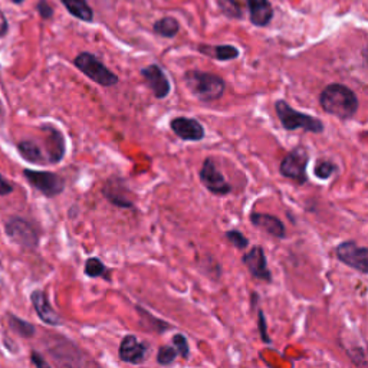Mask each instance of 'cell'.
<instances>
[{
	"label": "cell",
	"instance_id": "cell-1",
	"mask_svg": "<svg viewBox=\"0 0 368 368\" xmlns=\"http://www.w3.org/2000/svg\"><path fill=\"white\" fill-rule=\"evenodd\" d=\"M321 108L342 121L354 118L358 111V98L355 92L342 84H330L320 94Z\"/></svg>",
	"mask_w": 368,
	"mask_h": 368
},
{
	"label": "cell",
	"instance_id": "cell-2",
	"mask_svg": "<svg viewBox=\"0 0 368 368\" xmlns=\"http://www.w3.org/2000/svg\"><path fill=\"white\" fill-rule=\"evenodd\" d=\"M183 80L192 95L205 104L220 99L226 90L223 78L210 72L190 70L184 72Z\"/></svg>",
	"mask_w": 368,
	"mask_h": 368
},
{
	"label": "cell",
	"instance_id": "cell-3",
	"mask_svg": "<svg viewBox=\"0 0 368 368\" xmlns=\"http://www.w3.org/2000/svg\"><path fill=\"white\" fill-rule=\"evenodd\" d=\"M275 111H276V115L281 121L282 127L286 131L303 130V131L314 133V134H323L325 130L324 122L320 118L296 111L285 99L275 101Z\"/></svg>",
	"mask_w": 368,
	"mask_h": 368
},
{
	"label": "cell",
	"instance_id": "cell-4",
	"mask_svg": "<svg viewBox=\"0 0 368 368\" xmlns=\"http://www.w3.org/2000/svg\"><path fill=\"white\" fill-rule=\"evenodd\" d=\"M74 65L85 77H88L91 81L101 87L108 88L118 84V77L111 70H108L95 55L90 52H81L74 59Z\"/></svg>",
	"mask_w": 368,
	"mask_h": 368
},
{
	"label": "cell",
	"instance_id": "cell-5",
	"mask_svg": "<svg viewBox=\"0 0 368 368\" xmlns=\"http://www.w3.org/2000/svg\"><path fill=\"white\" fill-rule=\"evenodd\" d=\"M308 164H310L308 150H306L303 146H296L283 157L279 166V171L283 177L302 186V184H305L310 180L308 173H306Z\"/></svg>",
	"mask_w": 368,
	"mask_h": 368
},
{
	"label": "cell",
	"instance_id": "cell-6",
	"mask_svg": "<svg viewBox=\"0 0 368 368\" xmlns=\"http://www.w3.org/2000/svg\"><path fill=\"white\" fill-rule=\"evenodd\" d=\"M337 259L357 272L367 275L368 274V249L359 247L355 240L341 242L335 248Z\"/></svg>",
	"mask_w": 368,
	"mask_h": 368
},
{
	"label": "cell",
	"instance_id": "cell-7",
	"mask_svg": "<svg viewBox=\"0 0 368 368\" xmlns=\"http://www.w3.org/2000/svg\"><path fill=\"white\" fill-rule=\"evenodd\" d=\"M23 173L32 186L46 197L59 196L65 190V180L56 173L36 170H25Z\"/></svg>",
	"mask_w": 368,
	"mask_h": 368
},
{
	"label": "cell",
	"instance_id": "cell-8",
	"mask_svg": "<svg viewBox=\"0 0 368 368\" xmlns=\"http://www.w3.org/2000/svg\"><path fill=\"white\" fill-rule=\"evenodd\" d=\"M199 178L205 189H207L212 195L216 196H227L232 192V186L229 181L224 178L222 171L216 167L213 158L207 157L203 161V166L199 173Z\"/></svg>",
	"mask_w": 368,
	"mask_h": 368
},
{
	"label": "cell",
	"instance_id": "cell-9",
	"mask_svg": "<svg viewBox=\"0 0 368 368\" xmlns=\"http://www.w3.org/2000/svg\"><path fill=\"white\" fill-rule=\"evenodd\" d=\"M102 195L111 205L117 207L131 209V210L136 209V203L130 199L131 193L127 188L126 180L118 175H112L105 181L102 188Z\"/></svg>",
	"mask_w": 368,
	"mask_h": 368
},
{
	"label": "cell",
	"instance_id": "cell-10",
	"mask_svg": "<svg viewBox=\"0 0 368 368\" xmlns=\"http://www.w3.org/2000/svg\"><path fill=\"white\" fill-rule=\"evenodd\" d=\"M150 351V345L146 341H139V338L134 334H129L122 338L119 348H118V357L122 362H127L131 365H140L147 359Z\"/></svg>",
	"mask_w": 368,
	"mask_h": 368
},
{
	"label": "cell",
	"instance_id": "cell-11",
	"mask_svg": "<svg viewBox=\"0 0 368 368\" xmlns=\"http://www.w3.org/2000/svg\"><path fill=\"white\" fill-rule=\"evenodd\" d=\"M242 264L247 266L252 278L264 282H272V272L268 268L265 249L259 244L242 256Z\"/></svg>",
	"mask_w": 368,
	"mask_h": 368
},
{
	"label": "cell",
	"instance_id": "cell-12",
	"mask_svg": "<svg viewBox=\"0 0 368 368\" xmlns=\"http://www.w3.org/2000/svg\"><path fill=\"white\" fill-rule=\"evenodd\" d=\"M171 131L183 141H202L206 137V130L196 118L177 117L170 121Z\"/></svg>",
	"mask_w": 368,
	"mask_h": 368
},
{
	"label": "cell",
	"instance_id": "cell-13",
	"mask_svg": "<svg viewBox=\"0 0 368 368\" xmlns=\"http://www.w3.org/2000/svg\"><path fill=\"white\" fill-rule=\"evenodd\" d=\"M140 74L157 99H164L170 95L171 84L160 65L151 64V65L143 68L140 71Z\"/></svg>",
	"mask_w": 368,
	"mask_h": 368
},
{
	"label": "cell",
	"instance_id": "cell-14",
	"mask_svg": "<svg viewBox=\"0 0 368 368\" xmlns=\"http://www.w3.org/2000/svg\"><path fill=\"white\" fill-rule=\"evenodd\" d=\"M6 232L16 243H19L21 247L26 249H33L38 247L39 237L36 230L29 222L23 219L13 217L12 220H9L6 224Z\"/></svg>",
	"mask_w": 368,
	"mask_h": 368
},
{
	"label": "cell",
	"instance_id": "cell-15",
	"mask_svg": "<svg viewBox=\"0 0 368 368\" xmlns=\"http://www.w3.org/2000/svg\"><path fill=\"white\" fill-rule=\"evenodd\" d=\"M251 223L276 239H286V229L283 222L274 215L254 212L251 213Z\"/></svg>",
	"mask_w": 368,
	"mask_h": 368
},
{
	"label": "cell",
	"instance_id": "cell-16",
	"mask_svg": "<svg viewBox=\"0 0 368 368\" xmlns=\"http://www.w3.org/2000/svg\"><path fill=\"white\" fill-rule=\"evenodd\" d=\"M33 308L36 310L38 317L48 325H60L63 324V320L55 313V310L52 308V305L48 301V296L43 291H33L31 295Z\"/></svg>",
	"mask_w": 368,
	"mask_h": 368
},
{
	"label": "cell",
	"instance_id": "cell-17",
	"mask_svg": "<svg viewBox=\"0 0 368 368\" xmlns=\"http://www.w3.org/2000/svg\"><path fill=\"white\" fill-rule=\"evenodd\" d=\"M251 22L255 26H268L274 18V9L269 0H247Z\"/></svg>",
	"mask_w": 368,
	"mask_h": 368
},
{
	"label": "cell",
	"instance_id": "cell-18",
	"mask_svg": "<svg viewBox=\"0 0 368 368\" xmlns=\"http://www.w3.org/2000/svg\"><path fill=\"white\" fill-rule=\"evenodd\" d=\"M48 136V160L49 163H59L65 156V139L55 127L46 126L42 129Z\"/></svg>",
	"mask_w": 368,
	"mask_h": 368
},
{
	"label": "cell",
	"instance_id": "cell-19",
	"mask_svg": "<svg viewBox=\"0 0 368 368\" xmlns=\"http://www.w3.org/2000/svg\"><path fill=\"white\" fill-rule=\"evenodd\" d=\"M199 52H202L203 55L212 56L216 60H222V63H226V60H233V59L239 58V55H240V50L232 45H216V46L199 45Z\"/></svg>",
	"mask_w": 368,
	"mask_h": 368
},
{
	"label": "cell",
	"instance_id": "cell-20",
	"mask_svg": "<svg viewBox=\"0 0 368 368\" xmlns=\"http://www.w3.org/2000/svg\"><path fill=\"white\" fill-rule=\"evenodd\" d=\"M67 8V11L77 19L84 22H92L94 21V12L90 8L87 0H60Z\"/></svg>",
	"mask_w": 368,
	"mask_h": 368
},
{
	"label": "cell",
	"instance_id": "cell-21",
	"mask_svg": "<svg viewBox=\"0 0 368 368\" xmlns=\"http://www.w3.org/2000/svg\"><path fill=\"white\" fill-rule=\"evenodd\" d=\"M84 272L88 278H102L105 281H111V271L104 265V262L99 258H90L85 262Z\"/></svg>",
	"mask_w": 368,
	"mask_h": 368
},
{
	"label": "cell",
	"instance_id": "cell-22",
	"mask_svg": "<svg viewBox=\"0 0 368 368\" xmlns=\"http://www.w3.org/2000/svg\"><path fill=\"white\" fill-rule=\"evenodd\" d=\"M153 31H154V33L158 35V36L171 39V38H174V36L178 33L180 25H178V22H177V19H174V18H171V16H166V18H163V19H160V21H157V22L154 23Z\"/></svg>",
	"mask_w": 368,
	"mask_h": 368
},
{
	"label": "cell",
	"instance_id": "cell-23",
	"mask_svg": "<svg viewBox=\"0 0 368 368\" xmlns=\"http://www.w3.org/2000/svg\"><path fill=\"white\" fill-rule=\"evenodd\" d=\"M18 150H19L21 156L31 163H43V160H45V156H43L40 147L33 141L19 143Z\"/></svg>",
	"mask_w": 368,
	"mask_h": 368
},
{
	"label": "cell",
	"instance_id": "cell-24",
	"mask_svg": "<svg viewBox=\"0 0 368 368\" xmlns=\"http://www.w3.org/2000/svg\"><path fill=\"white\" fill-rule=\"evenodd\" d=\"M338 170L337 164L328 160H317L315 166H314V175L320 180H328L334 175V173Z\"/></svg>",
	"mask_w": 368,
	"mask_h": 368
},
{
	"label": "cell",
	"instance_id": "cell-25",
	"mask_svg": "<svg viewBox=\"0 0 368 368\" xmlns=\"http://www.w3.org/2000/svg\"><path fill=\"white\" fill-rule=\"evenodd\" d=\"M224 237L226 240L232 244V247H234L236 249L239 251H244L248 247H249V239L244 236L242 232L236 230V229H232V230H227L224 233Z\"/></svg>",
	"mask_w": 368,
	"mask_h": 368
},
{
	"label": "cell",
	"instance_id": "cell-26",
	"mask_svg": "<svg viewBox=\"0 0 368 368\" xmlns=\"http://www.w3.org/2000/svg\"><path fill=\"white\" fill-rule=\"evenodd\" d=\"M217 4H219L222 13L226 15L227 18L240 19L243 16V12L236 0H217Z\"/></svg>",
	"mask_w": 368,
	"mask_h": 368
},
{
	"label": "cell",
	"instance_id": "cell-27",
	"mask_svg": "<svg viewBox=\"0 0 368 368\" xmlns=\"http://www.w3.org/2000/svg\"><path fill=\"white\" fill-rule=\"evenodd\" d=\"M9 324L12 327V330L15 332H18L21 337H25V338H29V337H33L35 334V327L31 325L29 323L21 320V318H16L13 315H9Z\"/></svg>",
	"mask_w": 368,
	"mask_h": 368
},
{
	"label": "cell",
	"instance_id": "cell-28",
	"mask_svg": "<svg viewBox=\"0 0 368 368\" xmlns=\"http://www.w3.org/2000/svg\"><path fill=\"white\" fill-rule=\"evenodd\" d=\"M177 358V350L174 348V345H161L157 351V362L160 365H170L175 361Z\"/></svg>",
	"mask_w": 368,
	"mask_h": 368
},
{
	"label": "cell",
	"instance_id": "cell-29",
	"mask_svg": "<svg viewBox=\"0 0 368 368\" xmlns=\"http://www.w3.org/2000/svg\"><path fill=\"white\" fill-rule=\"evenodd\" d=\"M173 345L177 350V354H180L181 358L188 359L190 355V347L188 342V338L183 334H174L173 335Z\"/></svg>",
	"mask_w": 368,
	"mask_h": 368
},
{
	"label": "cell",
	"instance_id": "cell-30",
	"mask_svg": "<svg viewBox=\"0 0 368 368\" xmlns=\"http://www.w3.org/2000/svg\"><path fill=\"white\" fill-rule=\"evenodd\" d=\"M137 311H139L141 315H144L146 318H148L150 321H153V325L150 327V330H151V331H156V332H158V334H163L164 331H167V330H171V325H170V324H167L166 321L157 320V318H154L153 315L147 314V313H146V310H143L141 306H137Z\"/></svg>",
	"mask_w": 368,
	"mask_h": 368
},
{
	"label": "cell",
	"instance_id": "cell-31",
	"mask_svg": "<svg viewBox=\"0 0 368 368\" xmlns=\"http://www.w3.org/2000/svg\"><path fill=\"white\" fill-rule=\"evenodd\" d=\"M258 330H259V334H261V340L262 342L271 345L272 344V340L268 334V324H266V317H265V313L259 308L258 310Z\"/></svg>",
	"mask_w": 368,
	"mask_h": 368
},
{
	"label": "cell",
	"instance_id": "cell-32",
	"mask_svg": "<svg viewBox=\"0 0 368 368\" xmlns=\"http://www.w3.org/2000/svg\"><path fill=\"white\" fill-rule=\"evenodd\" d=\"M36 11L40 15V18L45 21H48L53 16V8L46 2V0H39L36 5Z\"/></svg>",
	"mask_w": 368,
	"mask_h": 368
},
{
	"label": "cell",
	"instance_id": "cell-33",
	"mask_svg": "<svg viewBox=\"0 0 368 368\" xmlns=\"http://www.w3.org/2000/svg\"><path fill=\"white\" fill-rule=\"evenodd\" d=\"M12 190H13L12 184L5 177L0 175V196H6V195L12 193Z\"/></svg>",
	"mask_w": 368,
	"mask_h": 368
},
{
	"label": "cell",
	"instance_id": "cell-34",
	"mask_svg": "<svg viewBox=\"0 0 368 368\" xmlns=\"http://www.w3.org/2000/svg\"><path fill=\"white\" fill-rule=\"evenodd\" d=\"M9 31V22L5 16V13L0 9V38H4Z\"/></svg>",
	"mask_w": 368,
	"mask_h": 368
},
{
	"label": "cell",
	"instance_id": "cell-35",
	"mask_svg": "<svg viewBox=\"0 0 368 368\" xmlns=\"http://www.w3.org/2000/svg\"><path fill=\"white\" fill-rule=\"evenodd\" d=\"M32 362L36 367H48V362L38 352H32Z\"/></svg>",
	"mask_w": 368,
	"mask_h": 368
},
{
	"label": "cell",
	"instance_id": "cell-36",
	"mask_svg": "<svg viewBox=\"0 0 368 368\" xmlns=\"http://www.w3.org/2000/svg\"><path fill=\"white\" fill-rule=\"evenodd\" d=\"M11 2H12V4H15V5H21V4H23V2H25V0H11Z\"/></svg>",
	"mask_w": 368,
	"mask_h": 368
}]
</instances>
